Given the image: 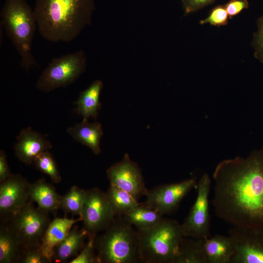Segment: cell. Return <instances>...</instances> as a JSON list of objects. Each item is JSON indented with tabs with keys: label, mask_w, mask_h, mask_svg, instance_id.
Listing matches in <instances>:
<instances>
[{
	"label": "cell",
	"mask_w": 263,
	"mask_h": 263,
	"mask_svg": "<svg viewBox=\"0 0 263 263\" xmlns=\"http://www.w3.org/2000/svg\"><path fill=\"white\" fill-rule=\"evenodd\" d=\"M204 239L183 236L175 263H207Z\"/></svg>",
	"instance_id": "cell-22"
},
{
	"label": "cell",
	"mask_w": 263,
	"mask_h": 263,
	"mask_svg": "<svg viewBox=\"0 0 263 263\" xmlns=\"http://www.w3.org/2000/svg\"><path fill=\"white\" fill-rule=\"evenodd\" d=\"M137 230L140 263H175L184 236L181 224L164 218L151 227Z\"/></svg>",
	"instance_id": "cell-5"
},
{
	"label": "cell",
	"mask_w": 263,
	"mask_h": 263,
	"mask_svg": "<svg viewBox=\"0 0 263 263\" xmlns=\"http://www.w3.org/2000/svg\"><path fill=\"white\" fill-rule=\"evenodd\" d=\"M81 221L79 217L77 219L56 218L51 221L43 238L40 248L45 256L50 263L53 262L55 248L66 237L75 224Z\"/></svg>",
	"instance_id": "cell-15"
},
{
	"label": "cell",
	"mask_w": 263,
	"mask_h": 263,
	"mask_svg": "<svg viewBox=\"0 0 263 263\" xmlns=\"http://www.w3.org/2000/svg\"><path fill=\"white\" fill-rule=\"evenodd\" d=\"M94 240L98 263H140L138 231L124 216H115Z\"/></svg>",
	"instance_id": "cell-4"
},
{
	"label": "cell",
	"mask_w": 263,
	"mask_h": 263,
	"mask_svg": "<svg viewBox=\"0 0 263 263\" xmlns=\"http://www.w3.org/2000/svg\"><path fill=\"white\" fill-rule=\"evenodd\" d=\"M50 222L49 213L29 200L5 224L25 248L40 246Z\"/></svg>",
	"instance_id": "cell-7"
},
{
	"label": "cell",
	"mask_w": 263,
	"mask_h": 263,
	"mask_svg": "<svg viewBox=\"0 0 263 263\" xmlns=\"http://www.w3.org/2000/svg\"><path fill=\"white\" fill-rule=\"evenodd\" d=\"M94 240L88 238V241L84 247L69 263H98L95 253Z\"/></svg>",
	"instance_id": "cell-28"
},
{
	"label": "cell",
	"mask_w": 263,
	"mask_h": 263,
	"mask_svg": "<svg viewBox=\"0 0 263 263\" xmlns=\"http://www.w3.org/2000/svg\"><path fill=\"white\" fill-rule=\"evenodd\" d=\"M229 18L224 5H218L212 9L209 15L206 19L200 20L201 24L209 23L217 27L225 25Z\"/></svg>",
	"instance_id": "cell-27"
},
{
	"label": "cell",
	"mask_w": 263,
	"mask_h": 263,
	"mask_svg": "<svg viewBox=\"0 0 263 263\" xmlns=\"http://www.w3.org/2000/svg\"><path fill=\"white\" fill-rule=\"evenodd\" d=\"M0 223H7L29 201L30 183L19 174L0 182Z\"/></svg>",
	"instance_id": "cell-13"
},
{
	"label": "cell",
	"mask_w": 263,
	"mask_h": 263,
	"mask_svg": "<svg viewBox=\"0 0 263 263\" xmlns=\"http://www.w3.org/2000/svg\"><path fill=\"white\" fill-rule=\"evenodd\" d=\"M228 234L234 248L231 263H263V231L233 226Z\"/></svg>",
	"instance_id": "cell-11"
},
{
	"label": "cell",
	"mask_w": 263,
	"mask_h": 263,
	"mask_svg": "<svg viewBox=\"0 0 263 263\" xmlns=\"http://www.w3.org/2000/svg\"><path fill=\"white\" fill-rule=\"evenodd\" d=\"M212 177L216 215L233 226L263 231V146L245 157L222 160Z\"/></svg>",
	"instance_id": "cell-1"
},
{
	"label": "cell",
	"mask_w": 263,
	"mask_h": 263,
	"mask_svg": "<svg viewBox=\"0 0 263 263\" xmlns=\"http://www.w3.org/2000/svg\"><path fill=\"white\" fill-rule=\"evenodd\" d=\"M24 249L19 240L8 226L0 223V263H19Z\"/></svg>",
	"instance_id": "cell-21"
},
{
	"label": "cell",
	"mask_w": 263,
	"mask_h": 263,
	"mask_svg": "<svg viewBox=\"0 0 263 263\" xmlns=\"http://www.w3.org/2000/svg\"><path fill=\"white\" fill-rule=\"evenodd\" d=\"M87 56L80 49L53 58L38 77L36 88L48 93L75 82L85 72Z\"/></svg>",
	"instance_id": "cell-6"
},
{
	"label": "cell",
	"mask_w": 263,
	"mask_h": 263,
	"mask_svg": "<svg viewBox=\"0 0 263 263\" xmlns=\"http://www.w3.org/2000/svg\"><path fill=\"white\" fill-rule=\"evenodd\" d=\"M211 180L205 173L197 185L196 200L184 222L181 224L183 236L195 239H205L210 236V216L208 196Z\"/></svg>",
	"instance_id": "cell-9"
},
{
	"label": "cell",
	"mask_w": 263,
	"mask_h": 263,
	"mask_svg": "<svg viewBox=\"0 0 263 263\" xmlns=\"http://www.w3.org/2000/svg\"><path fill=\"white\" fill-rule=\"evenodd\" d=\"M86 190L76 186H73L64 195L61 196L59 209L66 215L80 216Z\"/></svg>",
	"instance_id": "cell-25"
},
{
	"label": "cell",
	"mask_w": 263,
	"mask_h": 263,
	"mask_svg": "<svg viewBox=\"0 0 263 263\" xmlns=\"http://www.w3.org/2000/svg\"><path fill=\"white\" fill-rule=\"evenodd\" d=\"M16 140L14 146L15 154L26 165L33 163L38 155L52 148L49 141L30 127L23 129Z\"/></svg>",
	"instance_id": "cell-14"
},
{
	"label": "cell",
	"mask_w": 263,
	"mask_h": 263,
	"mask_svg": "<svg viewBox=\"0 0 263 263\" xmlns=\"http://www.w3.org/2000/svg\"><path fill=\"white\" fill-rule=\"evenodd\" d=\"M33 163L38 169L47 175L54 183H59L61 177L52 154L48 150L38 155Z\"/></svg>",
	"instance_id": "cell-26"
},
{
	"label": "cell",
	"mask_w": 263,
	"mask_h": 263,
	"mask_svg": "<svg viewBox=\"0 0 263 263\" xmlns=\"http://www.w3.org/2000/svg\"><path fill=\"white\" fill-rule=\"evenodd\" d=\"M61 196L54 187L44 178L30 184L29 200L46 212L56 214L59 209Z\"/></svg>",
	"instance_id": "cell-16"
},
{
	"label": "cell",
	"mask_w": 263,
	"mask_h": 263,
	"mask_svg": "<svg viewBox=\"0 0 263 263\" xmlns=\"http://www.w3.org/2000/svg\"><path fill=\"white\" fill-rule=\"evenodd\" d=\"M21 263H49L43 253L40 246L24 248L21 256Z\"/></svg>",
	"instance_id": "cell-29"
},
{
	"label": "cell",
	"mask_w": 263,
	"mask_h": 263,
	"mask_svg": "<svg viewBox=\"0 0 263 263\" xmlns=\"http://www.w3.org/2000/svg\"><path fill=\"white\" fill-rule=\"evenodd\" d=\"M103 87L102 82L96 80L80 93L75 102V112L82 116L83 120H88L89 117L96 119L101 106L99 97Z\"/></svg>",
	"instance_id": "cell-19"
},
{
	"label": "cell",
	"mask_w": 263,
	"mask_h": 263,
	"mask_svg": "<svg viewBox=\"0 0 263 263\" xmlns=\"http://www.w3.org/2000/svg\"><path fill=\"white\" fill-rule=\"evenodd\" d=\"M115 216L106 192L97 188L86 190L79 217L88 238H95L99 232L106 229Z\"/></svg>",
	"instance_id": "cell-8"
},
{
	"label": "cell",
	"mask_w": 263,
	"mask_h": 263,
	"mask_svg": "<svg viewBox=\"0 0 263 263\" xmlns=\"http://www.w3.org/2000/svg\"><path fill=\"white\" fill-rule=\"evenodd\" d=\"M204 247L207 263H231L234 248L229 236L217 234L205 238Z\"/></svg>",
	"instance_id": "cell-20"
},
{
	"label": "cell",
	"mask_w": 263,
	"mask_h": 263,
	"mask_svg": "<svg viewBox=\"0 0 263 263\" xmlns=\"http://www.w3.org/2000/svg\"><path fill=\"white\" fill-rule=\"evenodd\" d=\"M258 30L253 35L252 44L254 48V56L263 64V16L257 21Z\"/></svg>",
	"instance_id": "cell-30"
},
{
	"label": "cell",
	"mask_w": 263,
	"mask_h": 263,
	"mask_svg": "<svg viewBox=\"0 0 263 263\" xmlns=\"http://www.w3.org/2000/svg\"><path fill=\"white\" fill-rule=\"evenodd\" d=\"M215 0H181L185 15L195 12L213 2Z\"/></svg>",
	"instance_id": "cell-32"
},
{
	"label": "cell",
	"mask_w": 263,
	"mask_h": 263,
	"mask_svg": "<svg viewBox=\"0 0 263 263\" xmlns=\"http://www.w3.org/2000/svg\"><path fill=\"white\" fill-rule=\"evenodd\" d=\"M12 175L9 167L6 155L3 150L0 151V182H1Z\"/></svg>",
	"instance_id": "cell-33"
},
{
	"label": "cell",
	"mask_w": 263,
	"mask_h": 263,
	"mask_svg": "<svg viewBox=\"0 0 263 263\" xmlns=\"http://www.w3.org/2000/svg\"><path fill=\"white\" fill-rule=\"evenodd\" d=\"M86 238H88L86 231L83 228L79 229L74 225L66 237L55 248L53 261L65 263L74 258L85 246Z\"/></svg>",
	"instance_id": "cell-18"
},
{
	"label": "cell",
	"mask_w": 263,
	"mask_h": 263,
	"mask_svg": "<svg viewBox=\"0 0 263 263\" xmlns=\"http://www.w3.org/2000/svg\"><path fill=\"white\" fill-rule=\"evenodd\" d=\"M123 216L135 227L136 230L151 227L164 218L158 211L143 203Z\"/></svg>",
	"instance_id": "cell-24"
},
{
	"label": "cell",
	"mask_w": 263,
	"mask_h": 263,
	"mask_svg": "<svg viewBox=\"0 0 263 263\" xmlns=\"http://www.w3.org/2000/svg\"><path fill=\"white\" fill-rule=\"evenodd\" d=\"M110 185L132 194L137 200L147 195V188L141 170L128 153L123 159L111 166L106 171Z\"/></svg>",
	"instance_id": "cell-12"
},
{
	"label": "cell",
	"mask_w": 263,
	"mask_h": 263,
	"mask_svg": "<svg viewBox=\"0 0 263 263\" xmlns=\"http://www.w3.org/2000/svg\"><path fill=\"white\" fill-rule=\"evenodd\" d=\"M197 186L196 179L163 184L148 189L145 205L158 211L162 215L175 211L184 197Z\"/></svg>",
	"instance_id": "cell-10"
},
{
	"label": "cell",
	"mask_w": 263,
	"mask_h": 263,
	"mask_svg": "<svg viewBox=\"0 0 263 263\" xmlns=\"http://www.w3.org/2000/svg\"><path fill=\"white\" fill-rule=\"evenodd\" d=\"M94 0H36L37 28L52 42L74 40L92 21Z\"/></svg>",
	"instance_id": "cell-2"
},
{
	"label": "cell",
	"mask_w": 263,
	"mask_h": 263,
	"mask_svg": "<svg viewBox=\"0 0 263 263\" xmlns=\"http://www.w3.org/2000/svg\"><path fill=\"white\" fill-rule=\"evenodd\" d=\"M106 193L115 216H123L141 204L129 192L112 185Z\"/></svg>",
	"instance_id": "cell-23"
},
{
	"label": "cell",
	"mask_w": 263,
	"mask_h": 263,
	"mask_svg": "<svg viewBox=\"0 0 263 263\" xmlns=\"http://www.w3.org/2000/svg\"><path fill=\"white\" fill-rule=\"evenodd\" d=\"M0 16L2 26L20 57L21 66L26 71L39 67L32 51L37 24L26 0H5Z\"/></svg>",
	"instance_id": "cell-3"
},
{
	"label": "cell",
	"mask_w": 263,
	"mask_h": 263,
	"mask_svg": "<svg viewBox=\"0 0 263 263\" xmlns=\"http://www.w3.org/2000/svg\"><path fill=\"white\" fill-rule=\"evenodd\" d=\"M67 132L75 140L90 148L95 155L101 152L100 141L103 131L100 123H90L83 119L81 123L68 127Z\"/></svg>",
	"instance_id": "cell-17"
},
{
	"label": "cell",
	"mask_w": 263,
	"mask_h": 263,
	"mask_svg": "<svg viewBox=\"0 0 263 263\" xmlns=\"http://www.w3.org/2000/svg\"><path fill=\"white\" fill-rule=\"evenodd\" d=\"M229 19L240 14L243 10L249 7L247 0H230L224 5Z\"/></svg>",
	"instance_id": "cell-31"
}]
</instances>
